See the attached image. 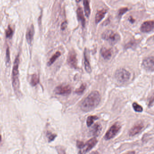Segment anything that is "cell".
Returning <instances> with one entry per match:
<instances>
[{"label": "cell", "instance_id": "19", "mask_svg": "<svg viewBox=\"0 0 154 154\" xmlns=\"http://www.w3.org/2000/svg\"><path fill=\"white\" fill-rule=\"evenodd\" d=\"M61 55V53L60 52H56L52 56V57L51 58V59L47 63L48 66H50L55 62L56 60H57L58 58H59Z\"/></svg>", "mask_w": 154, "mask_h": 154}, {"label": "cell", "instance_id": "13", "mask_svg": "<svg viewBox=\"0 0 154 154\" xmlns=\"http://www.w3.org/2000/svg\"><path fill=\"white\" fill-rule=\"evenodd\" d=\"M35 34V28L33 24H31L28 29L27 30L26 33V39L27 41L29 44H31L33 39V36Z\"/></svg>", "mask_w": 154, "mask_h": 154}, {"label": "cell", "instance_id": "22", "mask_svg": "<svg viewBox=\"0 0 154 154\" xmlns=\"http://www.w3.org/2000/svg\"><path fill=\"white\" fill-rule=\"evenodd\" d=\"M132 107L136 112L140 113V112H142L143 111V109L142 107L138 104L137 103H136V102L133 103L132 104Z\"/></svg>", "mask_w": 154, "mask_h": 154}, {"label": "cell", "instance_id": "2", "mask_svg": "<svg viewBox=\"0 0 154 154\" xmlns=\"http://www.w3.org/2000/svg\"><path fill=\"white\" fill-rule=\"evenodd\" d=\"M20 62L19 55H18L14 60L13 67L12 70V86L14 90V93L18 97L21 96V92L20 89V81L19 79V66Z\"/></svg>", "mask_w": 154, "mask_h": 154}, {"label": "cell", "instance_id": "26", "mask_svg": "<svg viewBox=\"0 0 154 154\" xmlns=\"http://www.w3.org/2000/svg\"><path fill=\"white\" fill-rule=\"evenodd\" d=\"M13 33V31L12 29L10 28V26L8 27V29L6 30V36L7 38H10L12 37Z\"/></svg>", "mask_w": 154, "mask_h": 154}, {"label": "cell", "instance_id": "18", "mask_svg": "<svg viewBox=\"0 0 154 154\" xmlns=\"http://www.w3.org/2000/svg\"><path fill=\"white\" fill-rule=\"evenodd\" d=\"M83 5H84L85 16L88 18L90 14V8L89 1H83Z\"/></svg>", "mask_w": 154, "mask_h": 154}, {"label": "cell", "instance_id": "24", "mask_svg": "<svg viewBox=\"0 0 154 154\" xmlns=\"http://www.w3.org/2000/svg\"><path fill=\"white\" fill-rule=\"evenodd\" d=\"M46 136H47V138H48V142H51L54 141L57 136L56 134H53L51 132H47Z\"/></svg>", "mask_w": 154, "mask_h": 154}, {"label": "cell", "instance_id": "25", "mask_svg": "<svg viewBox=\"0 0 154 154\" xmlns=\"http://www.w3.org/2000/svg\"><path fill=\"white\" fill-rule=\"evenodd\" d=\"M58 154H66L65 150L63 147L61 146H57L55 147Z\"/></svg>", "mask_w": 154, "mask_h": 154}, {"label": "cell", "instance_id": "34", "mask_svg": "<svg viewBox=\"0 0 154 154\" xmlns=\"http://www.w3.org/2000/svg\"><path fill=\"white\" fill-rule=\"evenodd\" d=\"M1 139H2V137H1V136L0 135V142H1Z\"/></svg>", "mask_w": 154, "mask_h": 154}, {"label": "cell", "instance_id": "5", "mask_svg": "<svg viewBox=\"0 0 154 154\" xmlns=\"http://www.w3.org/2000/svg\"><path fill=\"white\" fill-rule=\"evenodd\" d=\"M121 126L120 124L117 122L110 128L104 136V139L106 140H110L114 138L118 134L119 132L121 129Z\"/></svg>", "mask_w": 154, "mask_h": 154}, {"label": "cell", "instance_id": "21", "mask_svg": "<svg viewBox=\"0 0 154 154\" xmlns=\"http://www.w3.org/2000/svg\"><path fill=\"white\" fill-rule=\"evenodd\" d=\"M39 82V78L38 77V75L36 74L33 75L31 78V81H30V84L33 87L37 85L38 84Z\"/></svg>", "mask_w": 154, "mask_h": 154}, {"label": "cell", "instance_id": "28", "mask_svg": "<svg viewBox=\"0 0 154 154\" xmlns=\"http://www.w3.org/2000/svg\"><path fill=\"white\" fill-rule=\"evenodd\" d=\"M6 60L7 63H9L10 61V49L9 47L7 48L6 51Z\"/></svg>", "mask_w": 154, "mask_h": 154}, {"label": "cell", "instance_id": "16", "mask_svg": "<svg viewBox=\"0 0 154 154\" xmlns=\"http://www.w3.org/2000/svg\"><path fill=\"white\" fill-rule=\"evenodd\" d=\"M107 12V10L104 9L98 11L96 14V16H95V23H99L106 16Z\"/></svg>", "mask_w": 154, "mask_h": 154}, {"label": "cell", "instance_id": "10", "mask_svg": "<svg viewBox=\"0 0 154 154\" xmlns=\"http://www.w3.org/2000/svg\"><path fill=\"white\" fill-rule=\"evenodd\" d=\"M98 141L95 138H91L87 142V143L85 144L83 151L84 153H87L92 149L96 145Z\"/></svg>", "mask_w": 154, "mask_h": 154}, {"label": "cell", "instance_id": "4", "mask_svg": "<svg viewBox=\"0 0 154 154\" xmlns=\"http://www.w3.org/2000/svg\"><path fill=\"white\" fill-rule=\"evenodd\" d=\"M114 76L119 82L124 83L130 79L131 74L126 69L121 68L117 70Z\"/></svg>", "mask_w": 154, "mask_h": 154}, {"label": "cell", "instance_id": "3", "mask_svg": "<svg viewBox=\"0 0 154 154\" xmlns=\"http://www.w3.org/2000/svg\"><path fill=\"white\" fill-rule=\"evenodd\" d=\"M102 38L112 45H115L120 40L119 34L111 30H106L102 33Z\"/></svg>", "mask_w": 154, "mask_h": 154}, {"label": "cell", "instance_id": "35", "mask_svg": "<svg viewBox=\"0 0 154 154\" xmlns=\"http://www.w3.org/2000/svg\"><path fill=\"white\" fill-rule=\"evenodd\" d=\"M78 154H83V153H82V152H81V151H79V153H78Z\"/></svg>", "mask_w": 154, "mask_h": 154}, {"label": "cell", "instance_id": "12", "mask_svg": "<svg viewBox=\"0 0 154 154\" xmlns=\"http://www.w3.org/2000/svg\"><path fill=\"white\" fill-rule=\"evenodd\" d=\"M102 129V127L101 124L99 123H95L90 129V133L91 135L93 136L95 138L100 135Z\"/></svg>", "mask_w": 154, "mask_h": 154}, {"label": "cell", "instance_id": "7", "mask_svg": "<svg viewBox=\"0 0 154 154\" xmlns=\"http://www.w3.org/2000/svg\"><path fill=\"white\" fill-rule=\"evenodd\" d=\"M68 64L69 66L73 68H77V53L74 50H71L69 52L67 59Z\"/></svg>", "mask_w": 154, "mask_h": 154}, {"label": "cell", "instance_id": "11", "mask_svg": "<svg viewBox=\"0 0 154 154\" xmlns=\"http://www.w3.org/2000/svg\"><path fill=\"white\" fill-rule=\"evenodd\" d=\"M144 128V125L142 123H138L132 128L129 132V135L131 136H134L140 133Z\"/></svg>", "mask_w": 154, "mask_h": 154}, {"label": "cell", "instance_id": "1", "mask_svg": "<svg viewBox=\"0 0 154 154\" xmlns=\"http://www.w3.org/2000/svg\"><path fill=\"white\" fill-rule=\"evenodd\" d=\"M100 100V93L96 90L93 91L83 100L80 106L81 109L85 112L92 111L98 106Z\"/></svg>", "mask_w": 154, "mask_h": 154}, {"label": "cell", "instance_id": "23", "mask_svg": "<svg viewBox=\"0 0 154 154\" xmlns=\"http://www.w3.org/2000/svg\"><path fill=\"white\" fill-rule=\"evenodd\" d=\"M86 89V85L85 84H82L80 88L76 89L75 91V93L77 94H82L83 92H84L85 90Z\"/></svg>", "mask_w": 154, "mask_h": 154}, {"label": "cell", "instance_id": "29", "mask_svg": "<svg viewBox=\"0 0 154 154\" xmlns=\"http://www.w3.org/2000/svg\"><path fill=\"white\" fill-rule=\"evenodd\" d=\"M77 146L78 148L82 149L84 148L85 146V144L82 141L77 140Z\"/></svg>", "mask_w": 154, "mask_h": 154}, {"label": "cell", "instance_id": "30", "mask_svg": "<svg viewBox=\"0 0 154 154\" xmlns=\"http://www.w3.org/2000/svg\"><path fill=\"white\" fill-rule=\"evenodd\" d=\"M67 21H65L63 22L62 24H61V29L62 30H64L67 27Z\"/></svg>", "mask_w": 154, "mask_h": 154}, {"label": "cell", "instance_id": "27", "mask_svg": "<svg viewBox=\"0 0 154 154\" xmlns=\"http://www.w3.org/2000/svg\"><path fill=\"white\" fill-rule=\"evenodd\" d=\"M128 10V9L126 7H124L120 9L119 10V16L121 17V16H123L124 14L126 12H127Z\"/></svg>", "mask_w": 154, "mask_h": 154}, {"label": "cell", "instance_id": "17", "mask_svg": "<svg viewBox=\"0 0 154 154\" xmlns=\"http://www.w3.org/2000/svg\"><path fill=\"white\" fill-rule=\"evenodd\" d=\"M84 64L85 71L88 73H91L92 69H91V66H90L89 60L87 57L86 49H85L84 52Z\"/></svg>", "mask_w": 154, "mask_h": 154}, {"label": "cell", "instance_id": "20", "mask_svg": "<svg viewBox=\"0 0 154 154\" xmlns=\"http://www.w3.org/2000/svg\"><path fill=\"white\" fill-rule=\"evenodd\" d=\"M99 119L96 116H90L88 117L87 120V124L88 126H91L94 122L96 120Z\"/></svg>", "mask_w": 154, "mask_h": 154}, {"label": "cell", "instance_id": "15", "mask_svg": "<svg viewBox=\"0 0 154 154\" xmlns=\"http://www.w3.org/2000/svg\"><path fill=\"white\" fill-rule=\"evenodd\" d=\"M77 13L78 20L79 22L81 23L82 27H84L85 24V18L84 16L83 10L81 7H79L77 9Z\"/></svg>", "mask_w": 154, "mask_h": 154}, {"label": "cell", "instance_id": "32", "mask_svg": "<svg viewBox=\"0 0 154 154\" xmlns=\"http://www.w3.org/2000/svg\"><path fill=\"white\" fill-rule=\"evenodd\" d=\"M90 154H100V153L97 151H93V152L90 153Z\"/></svg>", "mask_w": 154, "mask_h": 154}, {"label": "cell", "instance_id": "8", "mask_svg": "<svg viewBox=\"0 0 154 154\" xmlns=\"http://www.w3.org/2000/svg\"><path fill=\"white\" fill-rule=\"evenodd\" d=\"M154 57L146 58L142 62V66L148 71H154Z\"/></svg>", "mask_w": 154, "mask_h": 154}, {"label": "cell", "instance_id": "9", "mask_svg": "<svg viewBox=\"0 0 154 154\" xmlns=\"http://www.w3.org/2000/svg\"><path fill=\"white\" fill-rule=\"evenodd\" d=\"M154 28V21L149 20L144 22L141 26L140 30L143 33H148L152 31Z\"/></svg>", "mask_w": 154, "mask_h": 154}, {"label": "cell", "instance_id": "14", "mask_svg": "<svg viewBox=\"0 0 154 154\" xmlns=\"http://www.w3.org/2000/svg\"><path fill=\"white\" fill-rule=\"evenodd\" d=\"M113 51L111 48H107L106 47H103L100 50V54L102 57L106 60L110 59L112 57Z\"/></svg>", "mask_w": 154, "mask_h": 154}, {"label": "cell", "instance_id": "33", "mask_svg": "<svg viewBox=\"0 0 154 154\" xmlns=\"http://www.w3.org/2000/svg\"><path fill=\"white\" fill-rule=\"evenodd\" d=\"M136 154V153L135 152H134V151H131L128 152V153H126V154Z\"/></svg>", "mask_w": 154, "mask_h": 154}, {"label": "cell", "instance_id": "6", "mask_svg": "<svg viewBox=\"0 0 154 154\" xmlns=\"http://www.w3.org/2000/svg\"><path fill=\"white\" fill-rule=\"evenodd\" d=\"M54 92L57 94L67 96L69 95L71 93V87L68 85H59L55 88Z\"/></svg>", "mask_w": 154, "mask_h": 154}, {"label": "cell", "instance_id": "31", "mask_svg": "<svg viewBox=\"0 0 154 154\" xmlns=\"http://www.w3.org/2000/svg\"><path fill=\"white\" fill-rule=\"evenodd\" d=\"M128 20L130 22L132 23H133L135 22V20L132 18V17L130 16Z\"/></svg>", "mask_w": 154, "mask_h": 154}]
</instances>
